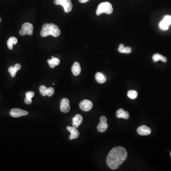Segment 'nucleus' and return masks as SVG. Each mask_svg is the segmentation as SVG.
<instances>
[{"mask_svg": "<svg viewBox=\"0 0 171 171\" xmlns=\"http://www.w3.org/2000/svg\"><path fill=\"white\" fill-rule=\"evenodd\" d=\"M14 67H15V69L18 71L21 69L22 66H21V65L20 64L17 63L15 65H14Z\"/></svg>", "mask_w": 171, "mask_h": 171, "instance_id": "obj_28", "label": "nucleus"}, {"mask_svg": "<svg viewBox=\"0 0 171 171\" xmlns=\"http://www.w3.org/2000/svg\"><path fill=\"white\" fill-rule=\"evenodd\" d=\"M48 89L45 87V86L42 85L40 87V92L43 96H46L47 95Z\"/></svg>", "mask_w": 171, "mask_h": 171, "instance_id": "obj_22", "label": "nucleus"}, {"mask_svg": "<svg viewBox=\"0 0 171 171\" xmlns=\"http://www.w3.org/2000/svg\"><path fill=\"white\" fill-rule=\"evenodd\" d=\"M48 63L49 67H51V68L53 69L55 68L56 66L59 65L60 61L58 59L53 57L52 59H48Z\"/></svg>", "mask_w": 171, "mask_h": 171, "instance_id": "obj_16", "label": "nucleus"}, {"mask_svg": "<svg viewBox=\"0 0 171 171\" xmlns=\"http://www.w3.org/2000/svg\"><path fill=\"white\" fill-rule=\"evenodd\" d=\"M82 121V116L79 114H77L73 118V126L76 128H78L81 125Z\"/></svg>", "mask_w": 171, "mask_h": 171, "instance_id": "obj_12", "label": "nucleus"}, {"mask_svg": "<svg viewBox=\"0 0 171 171\" xmlns=\"http://www.w3.org/2000/svg\"><path fill=\"white\" fill-rule=\"evenodd\" d=\"M33 26L32 24L29 22L24 23L22 26V29L19 32V34L21 36H24L26 34L31 35L33 34Z\"/></svg>", "mask_w": 171, "mask_h": 171, "instance_id": "obj_5", "label": "nucleus"}, {"mask_svg": "<svg viewBox=\"0 0 171 171\" xmlns=\"http://www.w3.org/2000/svg\"><path fill=\"white\" fill-rule=\"evenodd\" d=\"M127 95L128 98L132 99H135L137 98L138 93L136 90H129L127 92Z\"/></svg>", "mask_w": 171, "mask_h": 171, "instance_id": "obj_20", "label": "nucleus"}, {"mask_svg": "<svg viewBox=\"0 0 171 171\" xmlns=\"http://www.w3.org/2000/svg\"><path fill=\"white\" fill-rule=\"evenodd\" d=\"M169 25V24L163 20L161 21L159 24V26H160V28L163 30H168Z\"/></svg>", "mask_w": 171, "mask_h": 171, "instance_id": "obj_21", "label": "nucleus"}, {"mask_svg": "<svg viewBox=\"0 0 171 171\" xmlns=\"http://www.w3.org/2000/svg\"><path fill=\"white\" fill-rule=\"evenodd\" d=\"M60 30L58 26L53 23H45L43 25L41 35L43 37L52 35L54 37H58L60 35Z\"/></svg>", "mask_w": 171, "mask_h": 171, "instance_id": "obj_2", "label": "nucleus"}, {"mask_svg": "<svg viewBox=\"0 0 171 171\" xmlns=\"http://www.w3.org/2000/svg\"><path fill=\"white\" fill-rule=\"evenodd\" d=\"M153 60L154 62H157L159 60H161L163 62H166L167 59L166 58L163 57V55L158 53H156L153 56Z\"/></svg>", "mask_w": 171, "mask_h": 171, "instance_id": "obj_18", "label": "nucleus"}, {"mask_svg": "<svg viewBox=\"0 0 171 171\" xmlns=\"http://www.w3.org/2000/svg\"><path fill=\"white\" fill-rule=\"evenodd\" d=\"M113 12V7L111 3L109 2H102L98 7L96 13L99 16L102 13H105L107 14H112Z\"/></svg>", "mask_w": 171, "mask_h": 171, "instance_id": "obj_3", "label": "nucleus"}, {"mask_svg": "<svg viewBox=\"0 0 171 171\" xmlns=\"http://www.w3.org/2000/svg\"><path fill=\"white\" fill-rule=\"evenodd\" d=\"M79 1L80 3H85L88 2L89 1V0H79Z\"/></svg>", "mask_w": 171, "mask_h": 171, "instance_id": "obj_29", "label": "nucleus"}, {"mask_svg": "<svg viewBox=\"0 0 171 171\" xmlns=\"http://www.w3.org/2000/svg\"><path fill=\"white\" fill-rule=\"evenodd\" d=\"M127 157L125 148L121 146L114 147L111 150L106 158L108 166L112 170H115L125 162Z\"/></svg>", "mask_w": 171, "mask_h": 171, "instance_id": "obj_1", "label": "nucleus"}, {"mask_svg": "<svg viewBox=\"0 0 171 171\" xmlns=\"http://www.w3.org/2000/svg\"><path fill=\"white\" fill-rule=\"evenodd\" d=\"M8 71L11 75L12 77L14 78V77H15L16 74L17 72L18 71L15 69L14 66H11L8 69Z\"/></svg>", "mask_w": 171, "mask_h": 171, "instance_id": "obj_23", "label": "nucleus"}, {"mask_svg": "<svg viewBox=\"0 0 171 171\" xmlns=\"http://www.w3.org/2000/svg\"><path fill=\"white\" fill-rule=\"evenodd\" d=\"M2 22L1 18L0 17V22Z\"/></svg>", "mask_w": 171, "mask_h": 171, "instance_id": "obj_30", "label": "nucleus"}, {"mask_svg": "<svg viewBox=\"0 0 171 171\" xmlns=\"http://www.w3.org/2000/svg\"><path fill=\"white\" fill-rule=\"evenodd\" d=\"M107 119L105 116H102L100 117V122L98 125L97 129L99 132L103 133L106 131L108 127L107 124Z\"/></svg>", "mask_w": 171, "mask_h": 171, "instance_id": "obj_7", "label": "nucleus"}, {"mask_svg": "<svg viewBox=\"0 0 171 171\" xmlns=\"http://www.w3.org/2000/svg\"><path fill=\"white\" fill-rule=\"evenodd\" d=\"M29 112L19 109H13L10 111V115L13 117H21L28 115Z\"/></svg>", "mask_w": 171, "mask_h": 171, "instance_id": "obj_9", "label": "nucleus"}, {"mask_svg": "<svg viewBox=\"0 0 171 171\" xmlns=\"http://www.w3.org/2000/svg\"><path fill=\"white\" fill-rule=\"evenodd\" d=\"M67 129L70 132L71 135L69 136V139L72 140L74 139H76L78 138L79 136V131L77 129V128L75 127H71L70 126H68Z\"/></svg>", "mask_w": 171, "mask_h": 171, "instance_id": "obj_11", "label": "nucleus"}, {"mask_svg": "<svg viewBox=\"0 0 171 171\" xmlns=\"http://www.w3.org/2000/svg\"><path fill=\"white\" fill-rule=\"evenodd\" d=\"M56 5H60L63 7L65 12L68 13L72 9L73 5L71 0H54Z\"/></svg>", "mask_w": 171, "mask_h": 171, "instance_id": "obj_4", "label": "nucleus"}, {"mask_svg": "<svg viewBox=\"0 0 171 171\" xmlns=\"http://www.w3.org/2000/svg\"><path fill=\"white\" fill-rule=\"evenodd\" d=\"M170 155H171V154H170Z\"/></svg>", "mask_w": 171, "mask_h": 171, "instance_id": "obj_31", "label": "nucleus"}, {"mask_svg": "<svg viewBox=\"0 0 171 171\" xmlns=\"http://www.w3.org/2000/svg\"><path fill=\"white\" fill-rule=\"evenodd\" d=\"M95 79L97 82L100 84L104 83L106 80L104 75L100 72H98L96 74Z\"/></svg>", "mask_w": 171, "mask_h": 171, "instance_id": "obj_15", "label": "nucleus"}, {"mask_svg": "<svg viewBox=\"0 0 171 171\" xmlns=\"http://www.w3.org/2000/svg\"><path fill=\"white\" fill-rule=\"evenodd\" d=\"M54 93V89L53 88H49L47 90V96L49 97H51Z\"/></svg>", "mask_w": 171, "mask_h": 171, "instance_id": "obj_25", "label": "nucleus"}, {"mask_svg": "<svg viewBox=\"0 0 171 171\" xmlns=\"http://www.w3.org/2000/svg\"><path fill=\"white\" fill-rule=\"evenodd\" d=\"M71 70L74 76H78L81 72V67L80 64L78 62H75L73 65Z\"/></svg>", "mask_w": 171, "mask_h": 171, "instance_id": "obj_14", "label": "nucleus"}, {"mask_svg": "<svg viewBox=\"0 0 171 171\" xmlns=\"http://www.w3.org/2000/svg\"><path fill=\"white\" fill-rule=\"evenodd\" d=\"M137 132L139 135L145 136L150 135L151 133V130L148 126L142 125L137 128Z\"/></svg>", "mask_w": 171, "mask_h": 171, "instance_id": "obj_10", "label": "nucleus"}, {"mask_svg": "<svg viewBox=\"0 0 171 171\" xmlns=\"http://www.w3.org/2000/svg\"><path fill=\"white\" fill-rule=\"evenodd\" d=\"M163 20L166 21V22L168 23L169 25L171 24V17L170 16H166L163 18Z\"/></svg>", "mask_w": 171, "mask_h": 171, "instance_id": "obj_26", "label": "nucleus"}, {"mask_svg": "<svg viewBox=\"0 0 171 171\" xmlns=\"http://www.w3.org/2000/svg\"><path fill=\"white\" fill-rule=\"evenodd\" d=\"M34 92L33 91H28L26 93V98L29 99H32V98L34 97Z\"/></svg>", "mask_w": 171, "mask_h": 171, "instance_id": "obj_24", "label": "nucleus"}, {"mask_svg": "<svg viewBox=\"0 0 171 171\" xmlns=\"http://www.w3.org/2000/svg\"><path fill=\"white\" fill-rule=\"evenodd\" d=\"M93 103L89 100H83L79 104V107L83 111L85 112L90 111L93 108Z\"/></svg>", "mask_w": 171, "mask_h": 171, "instance_id": "obj_6", "label": "nucleus"}, {"mask_svg": "<svg viewBox=\"0 0 171 171\" xmlns=\"http://www.w3.org/2000/svg\"><path fill=\"white\" fill-rule=\"evenodd\" d=\"M119 52L122 53H130L132 52V49L130 47H125L124 46V44H120L119 47Z\"/></svg>", "mask_w": 171, "mask_h": 171, "instance_id": "obj_19", "label": "nucleus"}, {"mask_svg": "<svg viewBox=\"0 0 171 171\" xmlns=\"http://www.w3.org/2000/svg\"><path fill=\"white\" fill-rule=\"evenodd\" d=\"M60 111L63 113H68L70 110L69 101L68 99H63L61 101L60 106Z\"/></svg>", "mask_w": 171, "mask_h": 171, "instance_id": "obj_8", "label": "nucleus"}, {"mask_svg": "<svg viewBox=\"0 0 171 171\" xmlns=\"http://www.w3.org/2000/svg\"><path fill=\"white\" fill-rule=\"evenodd\" d=\"M24 102H25L26 104H31L32 103V99H27V98H25V99H24Z\"/></svg>", "mask_w": 171, "mask_h": 171, "instance_id": "obj_27", "label": "nucleus"}, {"mask_svg": "<svg viewBox=\"0 0 171 171\" xmlns=\"http://www.w3.org/2000/svg\"><path fill=\"white\" fill-rule=\"evenodd\" d=\"M17 39L15 37H12L9 38L8 41H7V44L8 46V48L10 50H12L13 49V45H16L17 43Z\"/></svg>", "mask_w": 171, "mask_h": 171, "instance_id": "obj_17", "label": "nucleus"}, {"mask_svg": "<svg viewBox=\"0 0 171 171\" xmlns=\"http://www.w3.org/2000/svg\"><path fill=\"white\" fill-rule=\"evenodd\" d=\"M116 117L119 119H125L129 118V114L127 111H125L122 109H119L117 110L116 113Z\"/></svg>", "mask_w": 171, "mask_h": 171, "instance_id": "obj_13", "label": "nucleus"}]
</instances>
